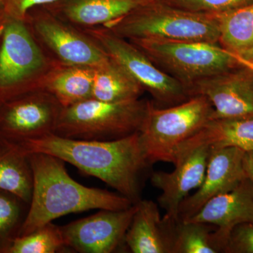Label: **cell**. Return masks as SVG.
Here are the masks:
<instances>
[{
  "label": "cell",
  "instance_id": "1",
  "mask_svg": "<svg viewBox=\"0 0 253 253\" xmlns=\"http://www.w3.org/2000/svg\"><path fill=\"white\" fill-rule=\"evenodd\" d=\"M12 141L26 154L43 153L70 163L104 181L133 204L141 200L143 177L152 166L145 155L139 131L111 141L70 139L51 133Z\"/></svg>",
  "mask_w": 253,
  "mask_h": 253
},
{
  "label": "cell",
  "instance_id": "2",
  "mask_svg": "<svg viewBox=\"0 0 253 253\" xmlns=\"http://www.w3.org/2000/svg\"><path fill=\"white\" fill-rule=\"evenodd\" d=\"M27 155L33 172V192L18 236L71 213L121 211L134 205L118 193L82 185L69 175L66 162L56 156L43 153Z\"/></svg>",
  "mask_w": 253,
  "mask_h": 253
},
{
  "label": "cell",
  "instance_id": "3",
  "mask_svg": "<svg viewBox=\"0 0 253 253\" xmlns=\"http://www.w3.org/2000/svg\"><path fill=\"white\" fill-rule=\"evenodd\" d=\"M105 28L128 41L157 38L219 44L217 15L179 9L163 0H154Z\"/></svg>",
  "mask_w": 253,
  "mask_h": 253
},
{
  "label": "cell",
  "instance_id": "4",
  "mask_svg": "<svg viewBox=\"0 0 253 253\" xmlns=\"http://www.w3.org/2000/svg\"><path fill=\"white\" fill-rule=\"evenodd\" d=\"M149 101L106 102L89 98L63 107L54 134L70 139L111 141L138 132Z\"/></svg>",
  "mask_w": 253,
  "mask_h": 253
},
{
  "label": "cell",
  "instance_id": "5",
  "mask_svg": "<svg viewBox=\"0 0 253 253\" xmlns=\"http://www.w3.org/2000/svg\"><path fill=\"white\" fill-rule=\"evenodd\" d=\"M212 112V104L203 95L167 108L149 101L139 134L149 163L173 164L178 148L211 119Z\"/></svg>",
  "mask_w": 253,
  "mask_h": 253
},
{
  "label": "cell",
  "instance_id": "6",
  "mask_svg": "<svg viewBox=\"0 0 253 253\" xmlns=\"http://www.w3.org/2000/svg\"><path fill=\"white\" fill-rule=\"evenodd\" d=\"M56 59L47 57L26 21L0 26V102L40 89Z\"/></svg>",
  "mask_w": 253,
  "mask_h": 253
},
{
  "label": "cell",
  "instance_id": "7",
  "mask_svg": "<svg viewBox=\"0 0 253 253\" xmlns=\"http://www.w3.org/2000/svg\"><path fill=\"white\" fill-rule=\"evenodd\" d=\"M129 41L158 68L180 82L189 91L196 82L239 66L218 44L157 38Z\"/></svg>",
  "mask_w": 253,
  "mask_h": 253
},
{
  "label": "cell",
  "instance_id": "8",
  "mask_svg": "<svg viewBox=\"0 0 253 253\" xmlns=\"http://www.w3.org/2000/svg\"><path fill=\"white\" fill-rule=\"evenodd\" d=\"M83 31L157 102L170 106L184 102L191 97L189 89L184 84L158 68L130 41L105 27L84 28Z\"/></svg>",
  "mask_w": 253,
  "mask_h": 253
},
{
  "label": "cell",
  "instance_id": "9",
  "mask_svg": "<svg viewBox=\"0 0 253 253\" xmlns=\"http://www.w3.org/2000/svg\"><path fill=\"white\" fill-rule=\"evenodd\" d=\"M33 36L54 55L56 61L72 66L96 68L109 62L101 46L45 6L31 9L26 18Z\"/></svg>",
  "mask_w": 253,
  "mask_h": 253
},
{
  "label": "cell",
  "instance_id": "10",
  "mask_svg": "<svg viewBox=\"0 0 253 253\" xmlns=\"http://www.w3.org/2000/svg\"><path fill=\"white\" fill-rule=\"evenodd\" d=\"M62 108L42 89L0 102V138L18 141L54 133Z\"/></svg>",
  "mask_w": 253,
  "mask_h": 253
},
{
  "label": "cell",
  "instance_id": "11",
  "mask_svg": "<svg viewBox=\"0 0 253 253\" xmlns=\"http://www.w3.org/2000/svg\"><path fill=\"white\" fill-rule=\"evenodd\" d=\"M189 94L209 100L211 119L253 118V71L242 65L196 82Z\"/></svg>",
  "mask_w": 253,
  "mask_h": 253
},
{
  "label": "cell",
  "instance_id": "12",
  "mask_svg": "<svg viewBox=\"0 0 253 253\" xmlns=\"http://www.w3.org/2000/svg\"><path fill=\"white\" fill-rule=\"evenodd\" d=\"M136 205L99 212L61 227L65 247L81 253H111L125 243Z\"/></svg>",
  "mask_w": 253,
  "mask_h": 253
},
{
  "label": "cell",
  "instance_id": "13",
  "mask_svg": "<svg viewBox=\"0 0 253 253\" xmlns=\"http://www.w3.org/2000/svg\"><path fill=\"white\" fill-rule=\"evenodd\" d=\"M245 154L239 148L211 150L204 180L197 191L181 203L179 219L194 217L208 201L229 192L246 179Z\"/></svg>",
  "mask_w": 253,
  "mask_h": 253
},
{
  "label": "cell",
  "instance_id": "14",
  "mask_svg": "<svg viewBox=\"0 0 253 253\" xmlns=\"http://www.w3.org/2000/svg\"><path fill=\"white\" fill-rule=\"evenodd\" d=\"M211 150L199 147L179 160L171 172L157 171L151 176V184L161 191L158 206L165 211L163 219H179V206L192 190L204 180Z\"/></svg>",
  "mask_w": 253,
  "mask_h": 253
},
{
  "label": "cell",
  "instance_id": "15",
  "mask_svg": "<svg viewBox=\"0 0 253 253\" xmlns=\"http://www.w3.org/2000/svg\"><path fill=\"white\" fill-rule=\"evenodd\" d=\"M212 224L223 239L239 224H253V183L249 177L234 189L213 198L188 220Z\"/></svg>",
  "mask_w": 253,
  "mask_h": 253
},
{
  "label": "cell",
  "instance_id": "16",
  "mask_svg": "<svg viewBox=\"0 0 253 253\" xmlns=\"http://www.w3.org/2000/svg\"><path fill=\"white\" fill-rule=\"evenodd\" d=\"M154 0H59L46 6L73 26L84 28L106 27Z\"/></svg>",
  "mask_w": 253,
  "mask_h": 253
},
{
  "label": "cell",
  "instance_id": "17",
  "mask_svg": "<svg viewBox=\"0 0 253 253\" xmlns=\"http://www.w3.org/2000/svg\"><path fill=\"white\" fill-rule=\"evenodd\" d=\"M239 148L246 152L253 150V118L210 119L194 135L178 148L173 165L193 150Z\"/></svg>",
  "mask_w": 253,
  "mask_h": 253
},
{
  "label": "cell",
  "instance_id": "18",
  "mask_svg": "<svg viewBox=\"0 0 253 253\" xmlns=\"http://www.w3.org/2000/svg\"><path fill=\"white\" fill-rule=\"evenodd\" d=\"M136 211L125 237L133 253H169L167 231L159 206L151 200L136 203Z\"/></svg>",
  "mask_w": 253,
  "mask_h": 253
},
{
  "label": "cell",
  "instance_id": "19",
  "mask_svg": "<svg viewBox=\"0 0 253 253\" xmlns=\"http://www.w3.org/2000/svg\"><path fill=\"white\" fill-rule=\"evenodd\" d=\"M94 68L55 61L41 82L40 89L49 92L62 107L91 98Z\"/></svg>",
  "mask_w": 253,
  "mask_h": 253
},
{
  "label": "cell",
  "instance_id": "20",
  "mask_svg": "<svg viewBox=\"0 0 253 253\" xmlns=\"http://www.w3.org/2000/svg\"><path fill=\"white\" fill-rule=\"evenodd\" d=\"M163 221L169 253H224L225 244L215 226L181 219Z\"/></svg>",
  "mask_w": 253,
  "mask_h": 253
},
{
  "label": "cell",
  "instance_id": "21",
  "mask_svg": "<svg viewBox=\"0 0 253 253\" xmlns=\"http://www.w3.org/2000/svg\"><path fill=\"white\" fill-rule=\"evenodd\" d=\"M33 187L28 155L14 141L0 138V190L16 195L29 204Z\"/></svg>",
  "mask_w": 253,
  "mask_h": 253
},
{
  "label": "cell",
  "instance_id": "22",
  "mask_svg": "<svg viewBox=\"0 0 253 253\" xmlns=\"http://www.w3.org/2000/svg\"><path fill=\"white\" fill-rule=\"evenodd\" d=\"M144 91L126 70L111 59L106 64L94 68L93 99L106 102L129 101L140 99Z\"/></svg>",
  "mask_w": 253,
  "mask_h": 253
},
{
  "label": "cell",
  "instance_id": "23",
  "mask_svg": "<svg viewBox=\"0 0 253 253\" xmlns=\"http://www.w3.org/2000/svg\"><path fill=\"white\" fill-rule=\"evenodd\" d=\"M219 21V44L226 51L241 54L253 46V3L224 14Z\"/></svg>",
  "mask_w": 253,
  "mask_h": 253
},
{
  "label": "cell",
  "instance_id": "24",
  "mask_svg": "<svg viewBox=\"0 0 253 253\" xmlns=\"http://www.w3.org/2000/svg\"><path fill=\"white\" fill-rule=\"evenodd\" d=\"M27 206L29 204L16 195L0 190V253H8L13 241L19 236Z\"/></svg>",
  "mask_w": 253,
  "mask_h": 253
},
{
  "label": "cell",
  "instance_id": "25",
  "mask_svg": "<svg viewBox=\"0 0 253 253\" xmlns=\"http://www.w3.org/2000/svg\"><path fill=\"white\" fill-rule=\"evenodd\" d=\"M64 247L61 227L49 222L16 237L8 253H54Z\"/></svg>",
  "mask_w": 253,
  "mask_h": 253
},
{
  "label": "cell",
  "instance_id": "26",
  "mask_svg": "<svg viewBox=\"0 0 253 253\" xmlns=\"http://www.w3.org/2000/svg\"><path fill=\"white\" fill-rule=\"evenodd\" d=\"M179 9L206 14H221L253 3V0H163Z\"/></svg>",
  "mask_w": 253,
  "mask_h": 253
},
{
  "label": "cell",
  "instance_id": "27",
  "mask_svg": "<svg viewBox=\"0 0 253 253\" xmlns=\"http://www.w3.org/2000/svg\"><path fill=\"white\" fill-rule=\"evenodd\" d=\"M59 0H4L1 14L0 26L6 20L16 19L26 21L31 9L39 6L54 4Z\"/></svg>",
  "mask_w": 253,
  "mask_h": 253
},
{
  "label": "cell",
  "instance_id": "28",
  "mask_svg": "<svg viewBox=\"0 0 253 253\" xmlns=\"http://www.w3.org/2000/svg\"><path fill=\"white\" fill-rule=\"evenodd\" d=\"M224 253H253V224H239L231 231Z\"/></svg>",
  "mask_w": 253,
  "mask_h": 253
},
{
  "label": "cell",
  "instance_id": "29",
  "mask_svg": "<svg viewBox=\"0 0 253 253\" xmlns=\"http://www.w3.org/2000/svg\"><path fill=\"white\" fill-rule=\"evenodd\" d=\"M244 168L246 175L253 183V150L245 154Z\"/></svg>",
  "mask_w": 253,
  "mask_h": 253
},
{
  "label": "cell",
  "instance_id": "30",
  "mask_svg": "<svg viewBox=\"0 0 253 253\" xmlns=\"http://www.w3.org/2000/svg\"><path fill=\"white\" fill-rule=\"evenodd\" d=\"M228 52L236 60V62L239 63V64L246 66V67L249 68V69L253 71V62H251V61L244 59V58L241 57L240 55L236 54V53L230 52V51H228Z\"/></svg>",
  "mask_w": 253,
  "mask_h": 253
},
{
  "label": "cell",
  "instance_id": "31",
  "mask_svg": "<svg viewBox=\"0 0 253 253\" xmlns=\"http://www.w3.org/2000/svg\"><path fill=\"white\" fill-rule=\"evenodd\" d=\"M237 54L240 55V56L244 58V59L251 61V62H253V46L252 47L250 48V49L244 51V52Z\"/></svg>",
  "mask_w": 253,
  "mask_h": 253
},
{
  "label": "cell",
  "instance_id": "32",
  "mask_svg": "<svg viewBox=\"0 0 253 253\" xmlns=\"http://www.w3.org/2000/svg\"><path fill=\"white\" fill-rule=\"evenodd\" d=\"M3 1H4V0H0V14H1V7H2Z\"/></svg>",
  "mask_w": 253,
  "mask_h": 253
}]
</instances>
